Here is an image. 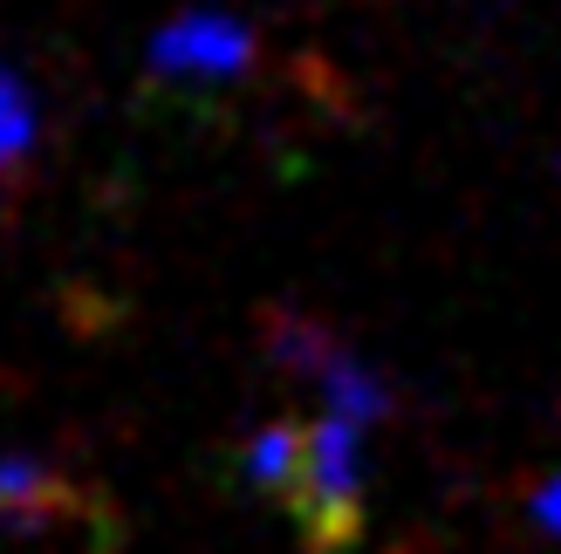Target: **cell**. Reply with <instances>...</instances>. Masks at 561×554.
I'll return each instance as SVG.
<instances>
[{
    "label": "cell",
    "instance_id": "obj_1",
    "mask_svg": "<svg viewBox=\"0 0 561 554\" xmlns=\"http://www.w3.org/2000/svg\"><path fill=\"white\" fill-rule=\"evenodd\" d=\"M280 507L295 513L308 554H350L363 541V425L356 418L329 411V418L308 425L301 473Z\"/></svg>",
    "mask_w": 561,
    "mask_h": 554
},
{
    "label": "cell",
    "instance_id": "obj_2",
    "mask_svg": "<svg viewBox=\"0 0 561 554\" xmlns=\"http://www.w3.org/2000/svg\"><path fill=\"white\" fill-rule=\"evenodd\" d=\"M254 62V35L233 21V14H179L158 27L151 42V76H172V82H227Z\"/></svg>",
    "mask_w": 561,
    "mask_h": 554
},
{
    "label": "cell",
    "instance_id": "obj_3",
    "mask_svg": "<svg viewBox=\"0 0 561 554\" xmlns=\"http://www.w3.org/2000/svg\"><path fill=\"white\" fill-rule=\"evenodd\" d=\"M76 480H62L35 452H0V547L48 534L55 520H76Z\"/></svg>",
    "mask_w": 561,
    "mask_h": 554
},
{
    "label": "cell",
    "instance_id": "obj_4",
    "mask_svg": "<svg viewBox=\"0 0 561 554\" xmlns=\"http://www.w3.org/2000/svg\"><path fill=\"white\" fill-rule=\"evenodd\" d=\"M301 446H308V425H261L247 438V480H254L267 500H288V486L301 473Z\"/></svg>",
    "mask_w": 561,
    "mask_h": 554
},
{
    "label": "cell",
    "instance_id": "obj_5",
    "mask_svg": "<svg viewBox=\"0 0 561 554\" xmlns=\"http://www.w3.org/2000/svg\"><path fill=\"white\" fill-rule=\"evenodd\" d=\"M35 158V103L21 96V82L0 69V185L27 172Z\"/></svg>",
    "mask_w": 561,
    "mask_h": 554
},
{
    "label": "cell",
    "instance_id": "obj_6",
    "mask_svg": "<svg viewBox=\"0 0 561 554\" xmlns=\"http://www.w3.org/2000/svg\"><path fill=\"white\" fill-rule=\"evenodd\" d=\"M535 520H541V528H548V534H561V473L535 486Z\"/></svg>",
    "mask_w": 561,
    "mask_h": 554
}]
</instances>
